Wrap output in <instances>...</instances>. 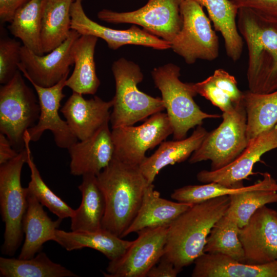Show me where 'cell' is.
I'll return each mask as SVG.
<instances>
[{"instance_id": "cell-1", "label": "cell", "mask_w": 277, "mask_h": 277, "mask_svg": "<svg viewBox=\"0 0 277 277\" xmlns=\"http://www.w3.org/2000/svg\"><path fill=\"white\" fill-rule=\"evenodd\" d=\"M236 18L248 49L249 90L258 93L277 90V16L240 8Z\"/></svg>"}, {"instance_id": "cell-2", "label": "cell", "mask_w": 277, "mask_h": 277, "mask_svg": "<svg viewBox=\"0 0 277 277\" xmlns=\"http://www.w3.org/2000/svg\"><path fill=\"white\" fill-rule=\"evenodd\" d=\"M229 195L193 204L168 226L163 256L180 271L204 253L207 237L215 223L225 213Z\"/></svg>"}, {"instance_id": "cell-3", "label": "cell", "mask_w": 277, "mask_h": 277, "mask_svg": "<svg viewBox=\"0 0 277 277\" xmlns=\"http://www.w3.org/2000/svg\"><path fill=\"white\" fill-rule=\"evenodd\" d=\"M96 178L106 203L102 228L123 238L138 212L148 183L139 166L114 156Z\"/></svg>"}, {"instance_id": "cell-4", "label": "cell", "mask_w": 277, "mask_h": 277, "mask_svg": "<svg viewBox=\"0 0 277 277\" xmlns=\"http://www.w3.org/2000/svg\"><path fill=\"white\" fill-rule=\"evenodd\" d=\"M180 68L168 63L153 69L151 75L155 86L161 91L165 109L173 129L174 140L185 138L189 130L201 126L207 118L222 116L203 111L193 97L197 94L193 83L182 82Z\"/></svg>"}, {"instance_id": "cell-5", "label": "cell", "mask_w": 277, "mask_h": 277, "mask_svg": "<svg viewBox=\"0 0 277 277\" xmlns=\"http://www.w3.org/2000/svg\"><path fill=\"white\" fill-rule=\"evenodd\" d=\"M111 70L115 82L110 120L112 128L133 125L165 109L161 97L138 88L144 75L137 64L122 57L113 63Z\"/></svg>"}, {"instance_id": "cell-6", "label": "cell", "mask_w": 277, "mask_h": 277, "mask_svg": "<svg viewBox=\"0 0 277 277\" xmlns=\"http://www.w3.org/2000/svg\"><path fill=\"white\" fill-rule=\"evenodd\" d=\"M39 114L37 95L19 70L0 88V132L17 152L24 150L25 132L36 124Z\"/></svg>"}, {"instance_id": "cell-7", "label": "cell", "mask_w": 277, "mask_h": 277, "mask_svg": "<svg viewBox=\"0 0 277 277\" xmlns=\"http://www.w3.org/2000/svg\"><path fill=\"white\" fill-rule=\"evenodd\" d=\"M223 121L208 132L199 147L191 154L189 162L194 164L211 161V170L228 165L247 146V115L242 101L230 111L223 112Z\"/></svg>"}, {"instance_id": "cell-8", "label": "cell", "mask_w": 277, "mask_h": 277, "mask_svg": "<svg viewBox=\"0 0 277 277\" xmlns=\"http://www.w3.org/2000/svg\"><path fill=\"white\" fill-rule=\"evenodd\" d=\"M26 157L25 148L15 157L0 165V206L5 227L2 251L8 256L15 253L22 241L27 191L22 187L21 177Z\"/></svg>"}, {"instance_id": "cell-9", "label": "cell", "mask_w": 277, "mask_h": 277, "mask_svg": "<svg viewBox=\"0 0 277 277\" xmlns=\"http://www.w3.org/2000/svg\"><path fill=\"white\" fill-rule=\"evenodd\" d=\"M180 11L182 26L171 48L188 64L197 60L216 59L219 53V38L203 7L193 0H184Z\"/></svg>"}, {"instance_id": "cell-10", "label": "cell", "mask_w": 277, "mask_h": 277, "mask_svg": "<svg viewBox=\"0 0 277 277\" xmlns=\"http://www.w3.org/2000/svg\"><path fill=\"white\" fill-rule=\"evenodd\" d=\"M184 0H148L142 7L129 12L104 9L98 12L101 21L111 24H133L171 45L182 26L181 5Z\"/></svg>"}, {"instance_id": "cell-11", "label": "cell", "mask_w": 277, "mask_h": 277, "mask_svg": "<svg viewBox=\"0 0 277 277\" xmlns=\"http://www.w3.org/2000/svg\"><path fill=\"white\" fill-rule=\"evenodd\" d=\"M114 156L122 162L140 166L146 152L173 134L167 113L160 112L146 119L142 124L112 128Z\"/></svg>"}, {"instance_id": "cell-12", "label": "cell", "mask_w": 277, "mask_h": 277, "mask_svg": "<svg viewBox=\"0 0 277 277\" xmlns=\"http://www.w3.org/2000/svg\"><path fill=\"white\" fill-rule=\"evenodd\" d=\"M168 226L148 228L137 233L125 253L120 258L110 261L106 277H146L164 254Z\"/></svg>"}, {"instance_id": "cell-13", "label": "cell", "mask_w": 277, "mask_h": 277, "mask_svg": "<svg viewBox=\"0 0 277 277\" xmlns=\"http://www.w3.org/2000/svg\"><path fill=\"white\" fill-rule=\"evenodd\" d=\"M80 36L71 29L67 39L46 55H37L22 45L18 69L30 83L44 87L55 85L68 76L70 67L74 65L72 46Z\"/></svg>"}, {"instance_id": "cell-14", "label": "cell", "mask_w": 277, "mask_h": 277, "mask_svg": "<svg viewBox=\"0 0 277 277\" xmlns=\"http://www.w3.org/2000/svg\"><path fill=\"white\" fill-rule=\"evenodd\" d=\"M245 263L262 264L277 260V210L265 205L240 228Z\"/></svg>"}, {"instance_id": "cell-15", "label": "cell", "mask_w": 277, "mask_h": 277, "mask_svg": "<svg viewBox=\"0 0 277 277\" xmlns=\"http://www.w3.org/2000/svg\"><path fill=\"white\" fill-rule=\"evenodd\" d=\"M82 2L81 0L73 1L70 9L71 29L81 35H90L101 38L112 50L126 45L143 46L156 50L171 48L169 43L135 25L127 30H117L100 25L87 16Z\"/></svg>"}, {"instance_id": "cell-16", "label": "cell", "mask_w": 277, "mask_h": 277, "mask_svg": "<svg viewBox=\"0 0 277 277\" xmlns=\"http://www.w3.org/2000/svg\"><path fill=\"white\" fill-rule=\"evenodd\" d=\"M68 77V76L65 77L55 85L49 87L30 83L37 95L40 106L38 120L28 130L31 142L39 140L47 130L52 133L55 144L60 148L67 149L78 141L66 120L61 117L59 113L61 101L66 96L63 89Z\"/></svg>"}, {"instance_id": "cell-17", "label": "cell", "mask_w": 277, "mask_h": 277, "mask_svg": "<svg viewBox=\"0 0 277 277\" xmlns=\"http://www.w3.org/2000/svg\"><path fill=\"white\" fill-rule=\"evenodd\" d=\"M277 148V128L262 133L249 142L242 153L228 165L216 170H204L196 177L203 183L215 182L227 187H241L242 182L253 174L254 165L266 152Z\"/></svg>"}, {"instance_id": "cell-18", "label": "cell", "mask_w": 277, "mask_h": 277, "mask_svg": "<svg viewBox=\"0 0 277 277\" xmlns=\"http://www.w3.org/2000/svg\"><path fill=\"white\" fill-rule=\"evenodd\" d=\"M109 123L89 137L77 141L67 149L71 174L97 175L111 162L114 155V146Z\"/></svg>"}, {"instance_id": "cell-19", "label": "cell", "mask_w": 277, "mask_h": 277, "mask_svg": "<svg viewBox=\"0 0 277 277\" xmlns=\"http://www.w3.org/2000/svg\"><path fill=\"white\" fill-rule=\"evenodd\" d=\"M113 101L97 96L89 100L72 92L60 110L72 132L80 141L92 135L105 124L110 122Z\"/></svg>"}, {"instance_id": "cell-20", "label": "cell", "mask_w": 277, "mask_h": 277, "mask_svg": "<svg viewBox=\"0 0 277 277\" xmlns=\"http://www.w3.org/2000/svg\"><path fill=\"white\" fill-rule=\"evenodd\" d=\"M193 263L192 277H277V260L252 264L225 255L204 253Z\"/></svg>"}, {"instance_id": "cell-21", "label": "cell", "mask_w": 277, "mask_h": 277, "mask_svg": "<svg viewBox=\"0 0 277 277\" xmlns=\"http://www.w3.org/2000/svg\"><path fill=\"white\" fill-rule=\"evenodd\" d=\"M192 205L163 199L160 193L154 189L153 184H148L145 189L138 212L123 238L144 229L169 226Z\"/></svg>"}, {"instance_id": "cell-22", "label": "cell", "mask_w": 277, "mask_h": 277, "mask_svg": "<svg viewBox=\"0 0 277 277\" xmlns=\"http://www.w3.org/2000/svg\"><path fill=\"white\" fill-rule=\"evenodd\" d=\"M61 221L59 218L52 220L35 196L27 191V207L22 223L25 238L18 258H32L41 251L44 243L54 241Z\"/></svg>"}, {"instance_id": "cell-23", "label": "cell", "mask_w": 277, "mask_h": 277, "mask_svg": "<svg viewBox=\"0 0 277 277\" xmlns=\"http://www.w3.org/2000/svg\"><path fill=\"white\" fill-rule=\"evenodd\" d=\"M208 132L198 126L188 137L180 140L163 141L150 156L146 157L140 169L148 184H152L160 170L169 165L186 160L199 147Z\"/></svg>"}, {"instance_id": "cell-24", "label": "cell", "mask_w": 277, "mask_h": 277, "mask_svg": "<svg viewBox=\"0 0 277 277\" xmlns=\"http://www.w3.org/2000/svg\"><path fill=\"white\" fill-rule=\"evenodd\" d=\"M54 241L68 251L90 248L101 252L110 261L121 257L132 241L122 238L104 228L95 231H66L57 229Z\"/></svg>"}, {"instance_id": "cell-25", "label": "cell", "mask_w": 277, "mask_h": 277, "mask_svg": "<svg viewBox=\"0 0 277 277\" xmlns=\"http://www.w3.org/2000/svg\"><path fill=\"white\" fill-rule=\"evenodd\" d=\"M98 38L90 35H81L74 43L72 53L74 67L66 81V87L80 94H94L101 82L94 62V52Z\"/></svg>"}, {"instance_id": "cell-26", "label": "cell", "mask_w": 277, "mask_h": 277, "mask_svg": "<svg viewBox=\"0 0 277 277\" xmlns=\"http://www.w3.org/2000/svg\"><path fill=\"white\" fill-rule=\"evenodd\" d=\"M82 199L79 207L71 217V229L73 231H95L102 228L106 209L104 194L93 174L82 176L78 186Z\"/></svg>"}, {"instance_id": "cell-27", "label": "cell", "mask_w": 277, "mask_h": 277, "mask_svg": "<svg viewBox=\"0 0 277 277\" xmlns=\"http://www.w3.org/2000/svg\"><path fill=\"white\" fill-rule=\"evenodd\" d=\"M193 1L206 8L215 30L223 37L227 56L234 62L239 60L243 52L244 42L236 21L238 8L231 0Z\"/></svg>"}, {"instance_id": "cell-28", "label": "cell", "mask_w": 277, "mask_h": 277, "mask_svg": "<svg viewBox=\"0 0 277 277\" xmlns=\"http://www.w3.org/2000/svg\"><path fill=\"white\" fill-rule=\"evenodd\" d=\"M229 196L230 203L226 212L235 217L241 228L258 209L277 202V182L270 173L265 172L252 188Z\"/></svg>"}, {"instance_id": "cell-29", "label": "cell", "mask_w": 277, "mask_h": 277, "mask_svg": "<svg viewBox=\"0 0 277 277\" xmlns=\"http://www.w3.org/2000/svg\"><path fill=\"white\" fill-rule=\"evenodd\" d=\"M72 0H45L41 26L43 51L48 53L63 44L71 32Z\"/></svg>"}, {"instance_id": "cell-30", "label": "cell", "mask_w": 277, "mask_h": 277, "mask_svg": "<svg viewBox=\"0 0 277 277\" xmlns=\"http://www.w3.org/2000/svg\"><path fill=\"white\" fill-rule=\"evenodd\" d=\"M243 102L247 115L248 141L272 129L277 123V90L257 93L243 92Z\"/></svg>"}, {"instance_id": "cell-31", "label": "cell", "mask_w": 277, "mask_h": 277, "mask_svg": "<svg viewBox=\"0 0 277 277\" xmlns=\"http://www.w3.org/2000/svg\"><path fill=\"white\" fill-rule=\"evenodd\" d=\"M45 0H31L18 9L8 26L10 32L19 38L23 45L42 55L41 32Z\"/></svg>"}, {"instance_id": "cell-32", "label": "cell", "mask_w": 277, "mask_h": 277, "mask_svg": "<svg viewBox=\"0 0 277 277\" xmlns=\"http://www.w3.org/2000/svg\"><path fill=\"white\" fill-rule=\"evenodd\" d=\"M0 276L75 277L77 275L40 251L34 257L22 259L0 257Z\"/></svg>"}, {"instance_id": "cell-33", "label": "cell", "mask_w": 277, "mask_h": 277, "mask_svg": "<svg viewBox=\"0 0 277 277\" xmlns=\"http://www.w3.org/2000/svg\"><path fill=\"white\" fill-rule=\"evenodd\" d=\"M197 94L209 101L223 112L233 109L243 99L235 77L222 69H216L205 80L193 83Z\"/></svg>"}, {"instance_id": "cell-34", "label": "cell", "mask_w": 277, "mask_h": 277, "mask_svg": "<svg viewBox=\"0 0 277 277\" xmlns=\"http://www.w3.org/2000/svg\"><path fill=\"white\" fill-rule=\"evenodd\" d=\"M240 228L235 217L226 212L212 228L207 239L204 252L225 255L245 263L244 250L239 236Z\"/></svg>"}, {"instance_id": "cell-35", "label": "cell", "mask_w": 277, "mask_h": 277, "mask_svg": "<svg viewBox=\"0 0 277 277\" xmlns=\"http://www.w3.org/2000/svg\"><path fill=\"white\" fill-rule=\"evenodd\" d=\"M24 142L27 153L26 163L28 164L31 173L30 181L26 187L27 191L59 219L72 217L75 209L54 193L43 180L33 160L30 147L31 141L28 130L24 134Z\"/></svg>"}, {"instance_id": "cell-36", "label": "cell", "mask_w": 277, "mask_h": 277, "mask_svg": "<svg viewBox=\"0 0 277 277\" xmlns=\"http://www.w3.org/2000/svg\"><path fill=\"white\" fill-rule=\"evenodd\" d=\"M254 184L248 186L227 187L215 182L204 185H187L175 189L171 198L177 202L194 204L213 198L230 195L252 188Z\"/></svg>"}, {"instance_id": "cell-37", "label": "cell", "mask_w": 277, "mask_h": 277, "mask_svg": "<svg viewBox=\"0 0 277 277\" xmlns=\"http://www.w3.org/2000/svg\"><path fill=\"white\" fill-rule=\"evenodd\" d=\"M21 43L9 37L0 39V83L9 82L19 70L21 62Z\"/></svg>"}, {"instance_id": "cell-38", "label": "cell", "mask_w": 277, "mask_h": 277, "mask_svg": "<svg viewBox=\"0 0 277 277\" xmlns=\"http://www.w3.org/2000/svg\"><path fill=\"white\" fill-rule=\"evenodd\" d=\"M240 8L252 9L263 14L277 16V0H231Z\"/></svg>"}, {"instance_id": "cell-39", "label": "cell", "mask_w": 277, "mask_h": 277, "mask_svg": "<svg viewBox=\"0 0 277 277\" xmlns=\"http://www.w3.org/2000/svg\"><path fill=\"white\" fill-rule=\"evenodd\" d=\"M31 0H0V20L10 23L16 11Z\"/></svg>"}, {"instance_id": "cell-40", "label": "cell", "mask_w": 277, "mask_h": 277, "mask_svg": "<svg viewBox=\"0 0 277 277\" xmlns=\"http://www.w3.org/2000/svg\"><path fill=\"white\" fill-rule=\"evenodd\" d=\"M180 272L168 259L162 257L158 265L152 267L147 274V277H176Z\"/></svg>"}, {"instance_id": "cell-41", "label": "cell", "mask_w": 277, "mask_h": 277, "mask_svg": "<svg viewBox=\"0 0 277 277\" xmlns=\"http://www.w3.org/2000/svg\"><path fill=\"white\" fill-rule=\"evenodd\" d=\"M7 136L0 133V165L15 157L18 154Z\"/></svg>"}, {"instance_id": "cell-42", "label": "cell", "mask_w": 277, "mask_h": 277, "mask_svg": "<svg viewBox=\"0 0 277 277\" xmlns=\"http://www.w3.org/2000/svg\"><path fill=\"white\" fill-rule=\"evenodd\" d=\"M275 127L277 128V123H276V125H275Z\"/></svg>"}, {"instance_id": "cell-43", "label": "cell", "mask_w": 277, "mask_h": 277, "mask_svg": "<svg viewBox=\"0 0 277 277\" xmlns=\"http://www.w3.org/2000/svg\"><path fill=\"white\" fill-rule=\"evenodd\" d=\"M72 1H76V0H72ZM81 1H84V0H81Z\"/></svg>"}]
</instances>
